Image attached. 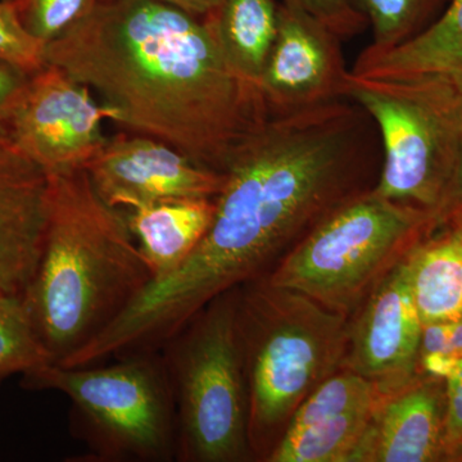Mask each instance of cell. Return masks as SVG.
Listing matches in <instances>:
<instances>
[{"mask_svg": "<svg viewBox=\"0 0 462 462\" xmlns=\"http://www.w3.org/2000/svg\"><path fill=\"white\" fill-rule=\"evenodd\" d=\"M382 162L376 125L354 100L267 118L231 154L199 245L152 279L91 354L160 351L216 297L267 275L330 212L373 189Z\"/></svg>", "mask_w": 462, "mask_h": 462, "instance_id": "1", "label": "cell"}, {"mask_svg": "<svg viewBox=\"0 0 462 462\" xmlns=\"http://www.w3.org/2000/svg\"><path fill=\"white\" fill-rule=\"evenodd\" d=\"M47 63L98 94L112 121L224 173L269 117L256 85L230 65L217 14L163 0H106L45 47Z\"/></svg>", "mask_w": 462, "mask_h": 462, "instance_id": "2", "label": "cell"}, {"mask_svg": "<svg viewBox=\"0 0 462 462\" xmlns=\"http://www.w3.org/2000/svg\"><path fill=\"white\" fill-rule=\"evenodd\" d=\"M48 223L23 302L51 364L63 365L107 329L153 279L121 209L85 169L48 173Z\"/></svg>", "mask_w": 462, "mask_h": 462, "instance_id": "3", "label": "cell"}, {"mask_svg": "<svg viewBox=\"0 0 462 462\" xmlns=\"http://www.w3.org/2000/svg\"><path fill=\"white\" fill-rule=\"evenodd\" d=\"M238 325L249 445L264 461L297 407L343 366L349 316L260 278L239 287Z\"/></svg>", "mask_w": 462, "mask_h": 462, "instance_id": "4", "label": "cell"}, {"mask_svg": "<svg viewBox=\"0 0 462 462\" xmlns=\"http://www.w3.org/2000/svg\"><path fill=\"white\" fill-rule=\"evenodd\" d=\"M443 221L373 188L330 212L263 278L351 316Z\"/></svg>", "mask_w": 462, "mask_h": 462, "instance_id": "5", "label": "cell"}, {"mask_svg": "<svg viewBox=\"0 0 462 462\" xmlns=\"http://www.w3.org/2000/svg\"><path fill=\"white\" fill-rule=\"evenodd\" d=\"M238 296L236 288L216 297L160 349L175 398L179 461L254 457Z\"/></svg>", "mask_w": 462, "mask_h": 462, "instance_id": "6", "label": "cell"}, {"mask_svg": "<svg viewBox=\"0 0 462 462\" xmlns=\"http://www.w3.org/2000/svg\"><path fill=\"white\" fill-rule=\"evenodd\" d=\"M346 98L373 118L383 162L374 190L447 220L456 207L462 98L436 80L384 81L349 72Z\"/></svg>", "mask_w": 462, "mask_h": 462, "instance_id": "7", "label": "cell"}, {"mask_svg": "<svg viewBox=\"0 0 462 462\" xmlns=\"http://www.w3.org/2000/svg\"><path fill=\"white\" fill-rule=\"evenodd\" d=\"M23 384L69 398L90 457L141 462L176 458L175 398L161 351L125 356L109 366L45 364L23 374Z\"/></svg>", "mask_w": 462, "mask_h": 462, "instance_id": "8", "label": "cell"}, {"mask_svg": "<svg viewBox=\"0 0 462 462\" xmlns=\"http://www.w3.org/2000/svg\"><path fill=\"white\" fill-rule=\"evenodd\" d=\"M107 111L89 88L47 63L18 94L9 135L14 147L45 173L87 169L109 138Z\"/></svg>", "mask_w": 462, "mask_h": 462, "instance_id": "9", "label": "cell"}, {"mask_svg": "<svg viewBox=\"0 0 462 462\" xmlns=\"http://www.w3.org/2000/svg\"><path fill=\"white\" fill-rule=\"evenodd\" d=\"M342 39L300 9L278 2V32L260 80L269 117L346 98Z\"/></svg>", "mask_w": 462, "mask_h": 462, "instance_id": "10", "label": "cell"}, {"mask_svg": "<svg viewBox=\"0 0 462 462\" xmlns=\"http://www.w3.org/2000/svg\"><path fill=\"white\" fill-rule=\"evenodd\" d=\"M85 170L100 199L121 211L162 199H216L225 181L224 173L197 165L166 143L134 133L109 138Z\"/></svg>", "mask_w": 462, "mask_h": 462, "instance_id": "11", "label": "cell"}, {"mask_svg": "<svg viewBox=\"0 0 462 462\" xmlns=\"http://www.w3.org/2000/svg\"><path fill=\"white\" fill-rule=\"evenodd\" d=\"M403 261L349 318L342 366L378 385L384 393L397 391L421 375L419 352L422 321Z\"/></svg>", "mask_w": 462, "mask_h": 462, "instance_id": "12", "label": "cell"}, {"mask_svg": "<svg viewBox=\"0 0 462 462\" xmlns=\"http://www.w3.org/2000/svg\"><path fill=\"white\" fill-rule=\"evenodd\" d=\"M384 392L346 367L297 407L267 462H351Z\"/></svg>", "mask_w": 462, "mask_h": 462, "instance_id": "13", "label": "cell"}, {"mask_svg": "<svg viewBox=\"0 0 462 462\" xmlns=\"http://www.w3.org/2000/svg\"><path fill=\"white\" fill-rule=\"evenodd\" d=\"M48 223V176L14 145L0 151V293L23 297Z\"/></svg>", "mask_w": 462, "mask_h": 462, "instance_id": "14", "label": "cell"}, {"mask_svg": "<svg viewBox=\"0 0 462 462\" xmlns=\"http://www.w3.org/2000/svg\"><path fill=\"white\" fill-rule=\"evenodd\" d=\"M446 382L419 375L385 393L351 462L445 461Z\"/></svg>", "mask_w": 462, "mask_h": 462, "instance_id": "15", "label": "cell"}, {"mask_svg": "<svg viewBox=\"0 0 462 462\" xmlns=\"http://www.w3.org/2000/svg\"><path fill=\"white\" fill-rule=\"evenodd\" d=\"M123 212L153 279H160L199 245L214 220L215 199H162Z\"/></svg>", "mask_w": 462, "mask_h": 462, "instance_id": "16", "label": "cell"}, {"mask_svg": "<svg viewBox=\"0 0 462 462\" xmlns=\"http://www.w3.org/2000/svg\"><path fill=\"white\" fill-rule=\"evenodd\" d=\"M403 263L422 324L461 318L462 215L452 212Z\"/></svg>", "mask_w": 462, "mask_h": 462, "instance_id": "17", "label": "cell"}, {"mask_svg": "<svg viewBox=\"0 0 462 462\" xmlns=\"http://www.w3.org/2000/svg\"><path fill=\"white\" fill-rule=\"evenodd\" d=\"M217 32L230 65L260 89L278 32V0H225Z\"/></svg>", "mask_w": 462, "mask_h": 462, "instance_id": "18", "label": "cell"}, {"mask_svg": "<svg viewBox=\"0 0 462 462\" xmlns=\"http://www.w3.org/2000/svg\"><path fill=\"white\" fill-rule=\"evenodd\" d=\"M449 0H354L373 27L369 50L400 47L424 32L442 14Z\"/></svg>", "mask_w": 462, "mask_h": 462, "instance_id": "19", "label": "cell"}, {"mask_svg": "<svg viewBox=\"0 0 462 462\" xmlns=\"http://www.w3.org/2000/svg\"><path fill=\"white\" fill-rule=\"evenodd\" d=\"M51 364L36 338L23 298L0 294V380Z\"/></svg>", "mask_w": 462, "mask_h": 462, "instance_id": "20", "label": "cell"}, {"mask_svg": "<svg viewBox=\"0 0 462 462\" xmlns=\"http://www.w3.org/2000/svg\"><path fill=\"white\" fill-rule=\"evenodd\" d=\"M45 47L23 25L17 0H0V63L32 75L47 65Z\"/></svg>", "mask_w": 462, "mask_h": 462, "instance_id": "21", "label": "cell"}, {"mask_svg": "<svg viewBox=\"0 0 462 462\" xmlns=\"http://www.w3.org/2000/svg\"><path fill=\"white\" fill-rule=\"evenodd\" d=\"M23 25L48 44L89 14L98 0H17Z\"/></svg>", "mask_w": 462, "mask_h": 462, "instance_id": "22", "label": "cell"}, {"mask_svg": "<svg viewBox=\"0 0 462 462\" xmlns=\"http://www.w3.org/2000/svg\"><path fill=\"white\" fill-rule=\"evenodd\" d=\"M300 9L327 26L342 41L354 38L366 27V17L356 7L354 0H278Z\"/></svg>", "mask_w": 462, "mask_h": 462, "instance_id": "23", "label": "cell"}, {"mask_svg": "<svg viewBox=\"0 0 462 462\" xmlns=\"http://www.w3.org/2000/svg\"><path fill=\"white\" fill-rule=\"evenodd\" d=\"M446 382L445 461H462V356Z\"/></svg>", "mask_w": 462, "mask_h": 462, "instance_id": "24", "label": "cell"}, {"mask_svg": "<svg viewBox=\"0 0 462 462\" xmlns=\"http://www.w3.org/2000/svg\"><path fill=\"white\" fill-rule=\"evenodd\" d=\"M27 78L25 72L0 63V151L14 145L9 135V118Z\"/></svg>", "mask_w": 462, "mask_h": 462, "instance_id": "25", "label": "cell"}, {"mask_svg": "<svg viewBox=\"0 0 462 462\" xmlns=\"http://www.w3.org/2000/svg\"><path fill=\"white\" fill-rule=\"evenodd\" d=\"M449 334H451V321L430 322L422 324L420 352L421 356L445 355L448 348Z\"/></svg>", "mask_w": 462, "mask_h": 462, "instance_id": "26", "label": "cell"}, {"mask_svg": "<svg viewBox=\"0 0 462 462\" xmlns=\"http://www.w3.org/2000/svg\"><path fill=\"white\" fill-rule=\"evenodd\" d=\"M175 7L197 17H207L217 14L225 0H163Z\"/></svg>", "mask_w": 462, "mask_h": 462, "instance_id": "27", "label": "cell"}, {"mask_svg": "<svg viewBox=\"0 0 462 462\" xmlns=\"http://www.w3.org/2000/svg\"><path fill=\"white\" fill-rule=\"evenodd\" d=\"M446 356H448L456 363L460 360L462 356V316L457 320L451 321V334H449Z\"/></svg>", "mask_w": 462, "mask_h": 462, "instance_id": "28", "label": "cell"}, {"mask_svg": "<svg viewBox=\"0 0 462 462\" xmlns=\"http://www.w3.org/2000/svg\"><path fill=\"white\" fill-rule=\"evenodd\" d=\"M462 215V142L460 152V165H458L457 193H456L455 211Z\"/></svg>", "mask_w": 462, "mask_h": 462, "instance_id": "29", "label": "cell"}, {"mask_svg": "<svg viewBox=\"0 0 462 462\" xmlns=\"http://www.w3.org/2000/svg\"><path fill=\"white\" fill-rule=\"evenodd\" d=\"M98 2H106V0H98Z\"/></svg>", "mask_w": 462, "mask_h": 462, "instance_id": "30", "label": "cell"}, {"mask_svg": "<svg viewBox=\"0 0 462 462\" xmlns=\"http://www.w3.org/2000/svg\"><path fill=\"white\" fill-rule=\"evenodd\" d=\"M0 294H2V293H0Z\"/></svg>", "mask_w": 462, "mask_h": 462, "instance_id": "31", "label": "cell"}]
</instances>
